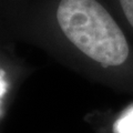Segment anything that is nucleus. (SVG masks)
Masks as SVG:
<instances>
[{
	"label": "nucleus",
	"mask_w": 133,
	"mask_h": 133,
	"mask_svg": "<svg viewBox=\"0 0 133 133\" xmlns=\"http://www.w3.org/2000/svg\"><path fill=\"white\" fill-rule=\"evenodd\" d=\"M57 20L76 47L103 66L121 65L130 50L122 30L97 0H61Z\"/></svg>",
	"instance_id": "1"
},
{
	"label": "nucleus",
	"mask_w": 133,
	"mask_h": 133,
	"mask_svg": "<svg viewBox=\"0 0 133 133\" xmlns=\"http://www.w3.org/2000/svg\"><path fill=\"white\" fill-rule=\"evenodd\" d=\"M113 130L114 133H133V107L116 120Z\"/></svg>",
	"instance_id": "2"
},
{
	"label": "nucleus",
	"mask_w": 133,
	"mask_h": 133,
	"mask_svg": "<svg viewBox=\"0 0 133 133\" xmlns=\"http://www.w3.org/2000/svg\"><path fill=\"white\" fill-rule=\"evenodd\" d=\"M122 10L129 23L133 27V0H120Z\"/></svg>",
	"instance_id": "3"
},
{
	"label": "nucleus",
	"mask_w": 133,
	"mask_h": 133,
	"mask_svg": "<svg viewBox=\"0 0 133 133\" xmlns=\"http://www.w3.org/2000/svg\"><path fill=\"white\" fill-rule=\"evenodd\" d=\"M6 90H7L6 80H5V78H3L2 73H0V102H1V99L6 93Z\"/></svg>",
	"instance_id": "4"
}]
</instances>
